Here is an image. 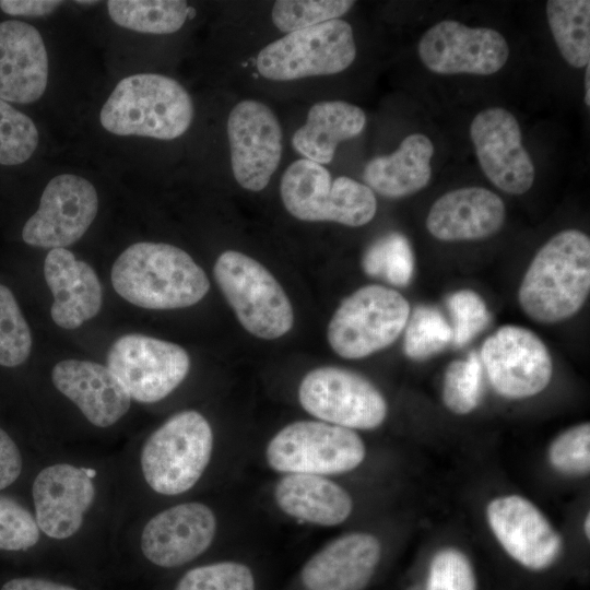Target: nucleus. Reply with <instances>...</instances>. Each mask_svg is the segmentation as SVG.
I'll return each instance as SVG.
<instances>
[{
  "instance_id": "nucleus-1",
  "label": "nucleus",
  "mask_w": 590,
  "mask_h": 590,
  "mask_svg": "<svg viewBox=\"0 0 590 590\" xmlns=\"http://www.w3.org/2000/svg\"><path fill=\"white\" fill-rule=\"evenodd\" d=\"M110 279L123 299L156 310L192 306L210 288L202 268L185 250L165 243L132 244L114 262Z\"/></svg>"
},
{
  "instance_id": "nucleus-2",
  "label": "nucleus",
  "mask_w": 590,
  "mask_h": 590,
  "mask_svg": "<svg viewBox=\"0 0 590 590\" xmlns=\"http://www.w3.org/2000/svg\"><path fill=\"white\" fill-rule=\"evenodd\" d=\"M590 291V239L578 229L550 238L529 264L518 291L524 314L555 323L577 314Z\"/></svg>"
},
{
  "instance_id": "nucleus-3",
  "label": "nucleus",
  "mask_w": 590,
  "mask_h": 590,
  "mask_svg": "<svg viewBox=\"0 0 590 590\" xmlns=\"http://www.w3.org/2000/svg\"><path fill=\"white\" fill-rule=\"evenodd\" d=\"M192 118L189 93L176 80L157 73L122 79L99 113L102 126L114 134L160 140L182 135Z\"/></svg>"
},
{
  "instance_id": "nucleus-4",
  "label": "nucleus",
  "mask_w": 590,
  "mask_h": 590,
  "mask_svg": "<svg viewBox=\"0 0 590 590\" xmlns=\"http://www.w3.org/2000/svg\"><path fill=\"white\" fill-rule=\"evenodd\" d=\"M213 450V432L194 410L178 412L145 440L140 464L146 484L162 495H179L196 485Z\"/></svg>"
},
{
  "instance_id": "nucleus-5",
  "label": "nucleus",
  "mask_w": 590,
  "mask_h": 590,
  "mask_svg": "<svg viewBox=\"0 0 590 590\" xmlns=\"http://www.w3.org/2000/svg\"><path fill=\"white\" fill-rule=\"evenodd\" d=\"M280 193L285 209L302 221H331L357 227L370 222L377 211L369 187L346 176L332 180L326 167L306 158L286 168Z\"/></svg>"
},
{
  "instance_id": "nucleus-6",
  "label": "nucleus",
  "mask_w": 590,
  "mask_h": 590,
  "mask_svg": "<svg viewBox=\"0 0 590 590\" xmlns=\"http://www.w3.org/2000/svg\"><path fill=\"white\" fill-rule=\"evenodd\" d=\"M213 274L240 324L257 338L273 340L293 327L291 302L275 278L257 260L235 250L217 258Z\"/></svg>"
},
{
  "instance_id": "nucleus-7",
  "label": "nucleus",
  "mask_w": 590,
  "mask_h": 590,
  "mask_svg": "<svg viewBox=\"0 0 590 590\" xmlns=\"http://www.w3.org/2000/svg\"><path fill=\"white\" fill-rule=\"evenodd\" d=\"M409 302L397 291L367 285L347 296L328 326V342L341 357L357 359L392 344L410 316Z\"/></svg>"
},
{
  "instance_id": "nucleus-8",
  "label": "nucleus",
  "mask_w": 590,
  "mask_h": 590,
  "mask_svg": "<svg viewBox=\"0 0 590 590\" xmlns=\"http://www.w3.org/2000/svg\"><path fill=\"white\" fill-rule=\"evenodd\" d=\"M365 457V444L353 429L322 421L293 422L280 429L266 449L269 467L285 474L346 473Z\"/></svg>"
},
{
  "instance_id": "nucleus-9",
  "label": "nucleus",
  "mask_w": 590,
  "mask_h": 590,
  "mask_svg": "<svg viewBox=\"0 0 590 590\" xmlns=\"http://www.w3.org/2000/svg\"><path fill=\"white\" fill-rule=\"evenodd\" d=\"M356 57L351 25L340 19L287 33L258 55V72L272 81H292L344 71Z\"/></svg>"
},
{
  "instance_id": "nucleus-10",
  "label": "nucleus",
  "mask_w": 590,
  "mask_h": 590,
  "mask_svg": "<svg viewBox=\"0 0 590 590\" xmlns=\"http://www.w3.org/2000/svg\"><path fill=\"white\" fill-rule=\"evenodd\" d=\"M303 409L322 422L350 429H374L387 416L388 404L378 388L352 370L322 366L300 381Z\"/></svg>"
},
{
  "instance_id": "nucleus-11",
  "label": "nucleus",
  "mask_w": 590,
  "mask_h": 590,
  "mask_svg": "<svg viewBox=\"0 0 590 590\" xmlns=\"http://www.w3.org/2000/svg\"><path fill=\"white\" fill-rule=\"evenodd\" d=\"M486 519L505 554L524 573L542 576L560 563L562 535L526 497L511 494L492 499Z\"/></svg>"
},
{
  "instance_id": "nucleus-12",
  "label": "nucleus",
  "mask_w": 590,
  "mask_h": 590,
  "mask_svg": "<svg viewBox=\"0 0 590 590\" xmlns=\"http://www.w3.org/2000/svg\"><path fill=\"white\" fill-rule=\"evenodd\" d=\"M107 367L131 399L141 403L167 397L186 378L190 358L180 345L140 333L118 338L107 353Z\"/></svg>"
},
{
  "instance_id": "nucleus-13",
  "label": "nucleus",
  "mask_w": 590,
  "mask_h": 590,
  "mask_svg": "<svg viewBox=\"0 0 590 590\" xmlns=\"http://www.w3.org/2000/svg\"><path fill=\"white\" fill-rule=\"evenodd\" d=\"M480 361L493 389L508 399L542 392L550 384L553 364L542 340L531 330L506 324L487 338Z\"/></svg>"
},
{
  "instance_id": "nucleus-14",
  "label": "nucleus",
  "mask_w": 590,
  "mask_h": 590,
  "mask_svg": "<svg viewBox=\"0 0 590 590\" xmlns=\"http://www.w3.org/2000/svg\"><path fill=\"white\" fill-rule=\"evenodd\" d=\"M97 210V192L87 179L58 175L45 187L37 211L23 226L22 238L34 247L66 248L85 234Z\"/></svg>"
},
{
  "instance_id": "nucleus-15",
  "label": "nucleus",
  "mask_w": 590,
  "mask_h": 590,
  "mask_svg": "<svg viewBox=\"0 0 590 590\" xmlns=\"http://www.w3.org/2000/svg\"><path fill=\"white\" fill-rule=\"evenodd\" d=\"M417 51L423 64L439 74H493L505 66L509 56L508 44L498 31L469 27L453 20L428 28L418 42Z\"/></svg>"
},
{
  "instance_id": "nucleus-16",
  "label": "nucleus",
  "mask_w": 590,
  "mask_h": 590,
  "mask_svg": "<svg viewBox=\"0 0 590 590\" xmlns=\"http://www.w3.org/2000/svg\"><path fill=\"white\" fill-rule=\"evenodd\" d=\"M231 164L236 181L246 190L267 187L282 156V129L274 113L263 103H238L227 119Z\"/></svg>"
},
{
  "instance_id": "nucleus-17",
  "label": "nucleus",
  "mask_w": 590,
  "mask_h": 590,
  "mask_svg": "<svg viewBox=\"0 0 590 590\" xmlns=\"http://www.w3.org/2000/svg\"><path fill=\"white\" fill-rule=\"evenodd\" d=\"M470 134L481 168L497 188L511 194H522L531 188L534 165L510 111L502 107L480 111L472 120Z\"/></svg>"
},
{
  "instance_id": "nucleus-18",
  "label": "nucleus",
  "mask_w": 590,
  "mask_h": 590,
  "mask_svg": "<svg viewBox=\"0 0 590 590\" xmlns=\"http://www.w3.org/2000/svg\"><path fill=\"white\" fill-rule=\"evenodd\" d=\"M216 518L205 504L189 502L166 508L144 526L140 546L152 564L174 568L205 552L216 533Z\"/></svg>"
},
{
  "instance_id": "nucleus-19",
  "label": "nucleus",
  "mask_w": 590,
  "mask_h": 590,
  "mask_svg": "<svg viewBox=\"0 0 590 590\" xmlns=\"http://www.w3.org/2000/svg\"><path fill=\"white\" fill-rule=\"evenodd\" d=\"M95 493L90 470L70 463L44 468L32 486L39 530L56 540L74 535L94 503Z\"/></svg>"
},
{
  "instance_id": "nucleus-20",
  "label": "nucleus",
  "mask_w": 590,
  "mask_h": 590,
  "mask_svg": "<svg viewBox=\"0 0 590 590\" xmlns=\"http://www.w3.org/2000/svg\"><path fill=\"white\" fill-rule=\"evenodd\" d=\"M382 558L378 538L367 532L343 534L315 553L304 565L306 590H366Z\"/></svg>"
},
{
  "instance_id": "nucleus-21",
  "label": "nucleus",
  "mask_w": 590,
  "mask_h": 590,
  "mask_svg": "<svg viewBox=\"0 0 590 590\" xmlns=\"http://www.w3.org/2000/svg\"><path fill=\"white\" fill-rule=\"evenodd\" d=\"M56 389L97 427H109L129 410L131 398L105 365L80 359L58 362L51 371Z\"/></svg>"
},
{
  "instance_id": "nucleus-22",
  "label": "nucleus",
  "mask_w": 590,
  "mask_h": 590,
  "mask_svg": "<svg viewBox=\"0 0 590 590\" xmlns=\"http://www.w3.org/2000/svg\"><path fill=\"white\" fill-rule=\"evenodd\" d=\"M48 82V56L33 25L0 22V99L20 104L37 101Z\"/></svg>"
},
{
  "instance_id": "nucleus-23",
  "label": "nucleus",
  "mask_w": 590,
  "mask_h": 590,
  "mask_svg": "<svg viewBox=\"0 0 590 590\" xmlns=\"http://www.w3.org/2000/svg\"><path fill=\"white\" fill-rule=\"evenodd\" d=\"M44 275L54 296L50 315L63 329H76L95 317L102 307V285L94 269L66 248L51 249Z\"/></svg>"
},
{
  "instance_id": "nucleus-24",
  "label": "nucleus",
  "mask_w": 590,
  "mask_h": 590,
  "mask_svg": "<svg viewBox=\"0 0 590 590\" xmlns=\"http://www.w3.org/2000/svg\"><path fill=\"white\" fill-rule=\"evenodd\" d=\"M506 219L504 201L482 187L451 190L432 205L426 227L437 239L473 240L500 229Z\"/></svg>"
},
{
  "instance_id": "nucleus-25",
  "label": "nucleus",
  "mask_w": 590,
  "mask_h": 590,
  "mask_svg": "<svg viewBox=\"0 0 590 590\" xmlns=\"http://www.w3.org/2000/svg\"><path fill=\"white\" fill-rule=\"evenodd\" d=\"M273 496L287 516L322 527L341 524L353 510L349 492L322 475L287 473L278 481Z\"/></svg>"
},
{
  "instance_id": "nucleus-26",
  "label": "nucleus",
  "mask_w": 590,
  "mask_h": 590,
  "mask_svg": "<svg viewBox=\"0 0 590 590\" xmlns=\"http://www.w3.org/2000/svg\"><path fill=\"white\" fill-rule=\"evenodd\" d=\"M434 145L422 133L409 134L389 155L370 160L363 173L366 186L387 198H401L423 189L432 175Z\"/></svg>"
},
{
  "instance_id": "nucleus-27",
  "label": "nucleus",
  "mask_w": 590,
  "mask_h": 590,
  "mask_svg": "<svg viewBox=\"0 0 590 590\" xmlns=\"http://www.w3.org/2000/svg\"><path fill=\"white\" fill-rule=\"evenodd\" d=\"M366 125L362 108L343 101H324L312 105L306 122L292 138L293 148L306 160L330 163L341 141L357 137Z\"/></svg>"
},
{
  "instance_id": "nucleus-28",
  "label": "nucleus",
  "mask_w": 590,
  "mask_h": 590,
  "mask_svg": "<svg viewBox=\"0 0 590 590\" xmlns=\"http://www.w3.org/2000/svg\"><path fill=\"white\" fill-rule=\"evenodd\" d=\"M546 15L563 58L575 68L590 61V1L550 0Z\"/></svg>"
},
{
  "instance_id": "nucleus-29",
  "label": "nucleus",
  "mask_w": 590,
  "mask_h": 590,
  "mask_svg": "<svg viewBox=\"0 0 590 590\" xmlns=\"http://www.w3.org/2000/svg\"><path fill=\"white\" fill-rule=\"evenodd\" d=\"M110 19L119 26L150 34H170L186 22L190 8L179 0H111L107 2Z\"/></svg>"
},
{
  "instance_id": "nucleus-30",
  "label": "nucleus",
  "mask_w": 590,
  "mask_h": 590,
  "mask_svg": "<svg viewBox=\"0 0 590 590\" xmlns=\"http://www.w3.org/2000/svg\"><path fill=\"white\" fill-rule=\"evenodd\" d=\"M362 267L370 276L381 278L394 286H406L414 270L413 251L408 238L398 232L380 236L366 249Z\"/></svg>"
},
{
  "instance_id": "nucleus-31",
  "label": "nucleus",
  "mask_w": 590,
  "mask_h": 590,
  "mask_svg": "<svg viewBox=\"0 0 590 590\" xmlns=\"http://www.w3.org/2000/svg\"><path fill=\"white\" fill-rule=\"evenodd\" d=\"M415 590H480L472 558L461 548L444 546L428 558Z\"/></svg>"
},
{
  "instance_id": "nucleus-32",
  "label": "nucleus",
  "mask_w": 590,
  "mask_h": 590,
  "mask_svg": "<svg viewBox=\"0 0 590 590\" xmlns=\"http://www.w3.org/2000/svg\"><path fill=\"white\" fill-rule=\"evenodd\" d=\"M404 329V352L415 361L439 353L452 341L451 324L440 310L433 306H416Z\"/></svg>"
},
{
  "instance_id": "nucleus-33",
  "label": "nucleus",
  "mask_w": 590,
  "mask_h": 590,
  "mask_svg": "<svg viewBox=\"0 0 590 590\" xmlns=\"http://www.w3.org/2000/svg\"><path fill=\"white\" fill-rule=\"evenodd\" d=\"M483 393V367L476 353L452 361L444 375L442 401L458 415L469 414L480 404Z\"/></svg>"
},
{
  "instance_id": "nucleus-34",
  "label": "nucleus",
  "mask_w": 590,
  "mask_h": 590,
  "mask_svg": "<svg viewBox=\"0 0 590 590\" xmlns=\"http://www.w3.org/2000/svg\"><path fill=\"white\" fill-rule=\"evenodd\" d=\"M32 333L9 287L0 284V366L16 367L28 358Z\"/></svg>"
},
{
  "instance_id": "nucleus-35",
  "label": "nucleus",
  "mask_w": 590,
  "mask_h": 590,
  "mask_svg": "<svg viewBox=\"0 0 590 590\" xmlns=\"http://www.w3.org/2000/svg\"><path fill=\"white\" fill-rule=\"evenodd\" d=\"M354 3L349 0H280L274 2L271 17L280 31L292 33L337 20Z\"/></svg>"
},
{
  "instance_id": "nucleus-36",
  "label": "nucleus",
  "mask_w": 590,
  "mask_h": 590,
  "mask_svg": "<svg viewBox=\"0 0 590 590\" xmlns=\"http://www.w3.org/2000/svg\"><path fill=\"white\" fill-rule=\"evenodd\" d=\"M33 120L0 99V164L17 165L27 161L38 144Z\"/></svg>"
},
{
  "instance_id": "nucleus-37",
  "label": "nucleus",
  "mask_w": 590,
  "mask_h": 590,
  "mask_svg": "<svg viewBox=\"0 0 590 590\" xmlns=\"http://www.w3.org/2000/svg\"><path fill=\"white\" fill-rule=\"evenodd\" d=\"M551 467L567 476H585L590 471V424L571 426L551 442L547 450Z\"/></svg>"
},
{
  "instance_id": "nucleus-38",
  "label": "nucleus",
  "mask_w": 590,
  "mask_h": 590,
  "mask_svg": "<svg viewBox=\"0 0 590 590\" xmlns=\"http://www.w3.org/2000/svg\"><path fill=\"white\" fill-rule=\"evenodd\" d=\"M175 590H255V578L245 564L224 560L190 569Z\"/></svg>"
},
{
  "instance_id": "nucleus-39",
  "label": "nucleus",
  "mask_w": 590,
  "mask_h": 590,
  "mask_svg": "<svg viewBox=\"0 0 590 590\" xmlns=\"http://www.w3.org/2000/svg\"><path fill=\"white\" fill-rule=\"evenodd\" d=\"M447 307L452 319V342L457 346L469 343L489 321L486 304L474 291L452 293L447 298Z\"/></svg>"
},
{
  "instance_id": "nucleus-40",
  "label": "nucleus",
  "mask_w": 590,
  "mask_h": 590,
  "mask_svg": "<svg viewBox=\"0 0 590 590\" xmlns=\"http://www.w3.org/2000/svg\"><path fill=\"white\" fill-rule=\"evenodd\" d=\"M39 527L15 499L0 495V551H24L39 540Z\"/></svg>"
},
{
  "instance_id": "nucleus-41",
  "label": "nucleus",
  "mask_w": 590,
  "mask_h": 590,
  "mask_svg": "<svg viewBox=\"0 0 590 590\" xmlns=\"http://www.w3.org/2000/svg\"><path fill=\"white\" fill-rule=\"evenodd\" d=\"M21 471L20 449L10 435L0 427V491L14 483Z\"/></svg>"
},
{
  "instance_id": "nucleus-42",
  "label": "nucleus",
  "mask_w": 590,
  "mask_h": 590,
  "mask_svg": "<svg viewBox=\"0 0 590 590\" xmlns=\"http://www.w3.org/2000/svg\"><path fill=\"white\" fill-rule=\"evenodd\" d=\"M61 3L56 0H1L0 9L11 15L43 16L55 11Z\"/></svg>"
},
{
  "instance_id": "nucleus-43",
  "label": "nucleus",
  "mask_w": 590,
  "mask_h": 590,
  "mask_svg": "<svg viewBox=\"0 0 590 590\" xmlns=\"http://www.w3.org/2000/svg\"><path fill=\"white\" fill-rule=\"evenodd\" d=\"M1 590H76L72 587L40 578H14L7 581Z\"/></svg>"
},
{
  "instance_id": "nucleus-44",
  "label": "nucleus",
  "mask_w": 590,
  "mask_h": 590,
  "mask_svg": "<svg viewBox=\"0 0 590 590\" xmlns=\"http://www.w3.org/2000/svg\"><path fill=\"white\" fill-rule=\"evenodd\" d=\"M585 103L587 106L590 105V67H586L585 73Z\"/></svg>"
},
{
  "instance_id": "nucleus-45",
  "label": "nucleus",
  "mask_w": 590,
  "mask_h": 590,
  "mask_svg": "<svg viewBox=\"0 0 590 590\" xmlns=\"http://www.w3.org/2000/svg\"><path fill=\"white\" fill-rule=\"evenodd\" d=\"M589 523H590V516H589V514H587L585 522H583V530H585V534L587 535L588 539L590 538V529H589L590 524Z\"/></svg>"
},
{
  "instance_id": "nucleus-46",
  "label": "nucleus",
  "mask_w": 590,
  "mask_h": 590,
  "mask_svg": "<svg viewBox=\"0 0 590 590\" xmlns=\"http://www.w3.org/2000/svg\"><path fill=\"white\" fill-rule=\"evenodd\" d=\"M78 3H86L85 1H78ZM87 3H93L92 1H87Z\"/></svg>"
}]
</instances>
